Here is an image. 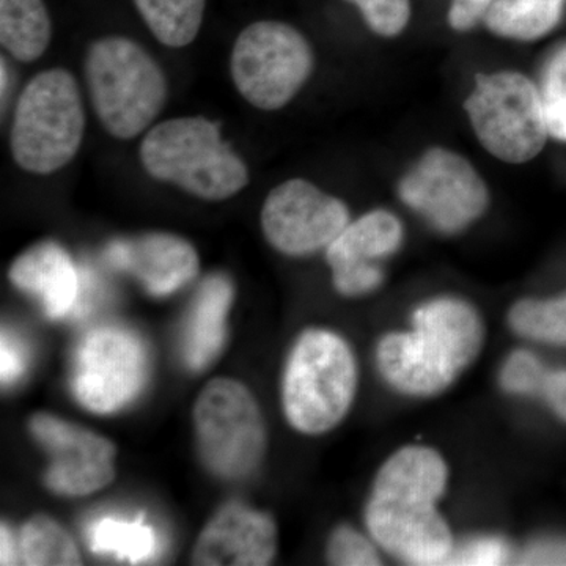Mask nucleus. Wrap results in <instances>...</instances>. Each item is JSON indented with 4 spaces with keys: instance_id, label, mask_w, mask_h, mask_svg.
Wrapping results in <instances>:
<instances>
[{
    "instance_id": "f257e3e1",
    "label": "nucleus",
    "mask_w": 566,
    "mask_h": 566,
    "mask_svg": "<svg viewBox=\"0 0 566 566\" xmlns=\"http://www.w3.org/2000/svg\"><path fill=\"white\" fill-rule=\"evenodd\" d=\"M449 465L438 450L406 446L376 472L365 524L376 545L409 565H447L455 549L439 512Z\"/></svg>"
},
{
    "instance_id": "f03ea898",
    "label": "nucleus",
    "mask_w": 566,
    "mask_h": 566,
    "mask_svg": "<svg viewBox=\"0 0 566 566\" xmlns=\"http://www.w3.org/2000/svg\"><path fill=\"white\" fill-rule=\"evenodd\" d=\"M485 335V323L474 305L452 296L434 297L416 308L408 331L379 340L376 364L398 394L434 397L474 364Z\"/></svg>"
},
{
    "instance_id": "7ed1b4c3",
    "label": "nucleus",
    "mask_w": 566,
    "mask_h": 566,
    "mask_svg": "<svg viewBox=\"0 0 566 566\" xmlns=\"http://www.w3.org/2000/svg\"><path fill=\"white\" fill-rule=\"evenodd\" d=\"M139 156L153 180L208 202L232 199L249 185L248 164L223 140L219 123L200 115L153 126L142 140Z\"/></svg>"
},
{
    "instance_id": "20e7f679",
    "label": "nucleus",
    "mask_w": 566,
    "mask_h": 566,
    "mask_svg": "<svg viewBox=\"0 0 566 566\" xmlns=\"http://www.w3.org/2000/svg\"><path fill=\"white\" fill-rule=\"evenodd\" d=\"M84 70L93 111L115 139H134L150 128L169 98V82L159 63L126 36L93 41Z\"/></svg>"
},
{
    "instance_id": "39448f33",
    "label": "nucleus",
    "mask_w": 566,
    "mask_h": 566,
    "mask_svg": "<svg viewBox=\"0 0 566 566\" xmlns=\"http://www.w3.org/2000/svg\"><path fill=\"white\" fill-rule=\"evenodd\" d=\"M356 357L333 331H304L286 359L282 406L286 420L303 434L334 430L352 409L357 392Z\"/></svg>"
},
{
    "instance_id": "423d86ee",
    "label": "nucleus",
    "mask_w": 566,
    "mask_h": 566,
    "mask_svg": "<svg viewBox=\"0 0 566 566\" xmlns=\"http://www.w3.org/2000/svg\"><path fill=\"white\" fill-rule=\"evenodd\" d=\"M85 134L76 77L65 69L33 76L21 92L10 129V150L24 172L51 175L73 161Z\"/></svg>"
},
{
    "instance_id": "0eeeda50",
    "label": "nucleus",
    "mask_w": 566,
    "mask_h": 566,
    "mask_svg": "<svg viewBox=\"0 0 566 566\" xmlns=\"http://www.w3.org/2000/svg\"><path fill=\"white\" fill-rule=\"evenodd\" d=\"M193 430L205 465L221 479L251 475L266 453L260 406L237 379L216 378L203 387L193 405Z\"/></svg>"
},
{
    "instance_id": "6e6552de",
    "label": "nucleus",
    "mask_w": 566,
    "mask_h": 566,
    "mask_svg": "<svg viewBox=\"0 0 566 566\" xmlns=\"http://www.w3.org/2000/svg\"><path fill=\"white\" fill-rule=\"evenodd\" d=\"M464 109L483 147L501 161L527 163L545 148L549 129L542 96L524 74H476Z\"/></svg>"
},
{
    "instance_id": "1a4fd4ad",
    "label": "nucleus",
    "mask_w": 566,
    "mask_h": 566,
    "mask_svg": "<svg viewBox=\"0 0 566 566\" xmlns=\"http://www.w3.org/2000/svg\"><path fill=\"white\" fill-rule=\"evenodd\" d=\"M314 71L303 33L281 21L248 25L234 41L230 74L238 93L256 109L279 111L292 102Z\"/></svg>"
},
{
    "instance_id": "9d476101",
    "label": "nucleus",
    "mask_w": 566,
    "mask_h": 566,
    "mask_svg": "<svg viewBox=\"0 0 566 566\" xmlns=\"http://www.w3.org/2000/svg\"><path fill=\"white\" fill-rule=\"evenodd\" d=\"M400 199L438 232H463L490 203L485 181L463 156L431 148L405 175Z\"/></svg>"
},
{
    "instance_id": "9b49d317",
    "label": "nucleus",
    "mask_w": 566,
    "mask_h": 566,
    "mask_svg": "<svg viewBox=\"0 0 566 566\" xmlns=\"http://www.w3.org/2000/svg\"><path fill=\"white\" fill-rule=\"evenodd\" d=\"M147 349L136 334L104 326L85 335L74 359L71 386L96 415L118 411L136 397L147 376Z\"/></svg>"
},
{
    "instance_id": "f8f14e48",
    "label": "nucleus",
    "mask_w": 566,
    "mask_h": 566,
    "mask_svg": "<svg viewBox=\"0 0 566 566\" xmlns=\"http://www.w3.org/2000/svg\"><path fill=\"white\" fill-rule=\"evenodd\" d=\"M349 222L342 200L303 178L275 186L260 212L268 243L289 256H307L329 248Z\"/></svg>"
},
{
    "instance_id": "ddd939ff",
    "label": "nucleus",
    "mask_w": 566,
    "mask_h": 566,
    "mask_svg": "<svg viewBox=\"0 0 566 566\" xmlns=\"http://www.w3.org/2000/svg\"><path fill=\"white\" fill-rule=\"evenodd\" d=\"M29 430L51 457L44 480L55 494L84 497L114 482L117 447L109 439L50 412L33 416Z\"/></svg>"
},
{
    "instance_id": "4468645a",
    "label": "nucleus",
    "mask_w": 566,
    "mask_h": 566,
    "mask_svg": "<svg viewBox=\"0 0 566 566\" xmlns=\"http://www.w3.org/2000/svg\"><path fill=\"white\" fill-rule=\"evenodd\" d=\"M401 243L403 226L390 211H370L349 222L326 249L335 290L346 297L374 293L385 281L378 262L394 255Z\"/></svg>"
},
{
    "instance_id": "2eb2a0df",
    "label": "nucleus",
    "mask_w": 566,
    "mask_h": 566,
    "mask_svg": "<svg viewBox=\"0 0 566 566\" xmlns=\"http://www.w3.org/2000/svg\"><path fill=\"white\" fill-rule=\"evenodd\" d=\"M277 526L260 510L230 502L200 532L192 562L205 566L270 565L277 553Z\"/></svg>"
},
{
    "instance_id": "dca6fc26",
    "label": "nucleus",
    "mask_w": 566,
    "mask_h": 566,
    "mask_svg": "<svg viewBox=\"0 0 566 566\" xmlns=\"http://www.w3.org/2000/svg\"><path fill=\"white\" fill-rule=\"evenodd\" d=\"M106 259L159 297L169 296L191 282L200 268L199 255L189 241L161 232L114 241L106 249Z\"/></svg>"
},
{
    "instance_id": "f3484780",
    "label": "nucleus",
    "mask_w": 566,
    "mask_h": 566,
    "mask_svg": "<svg viewBox=\"0 0 566 566\" xmlns=\"http://www.w3.org/2000/svg\"><path fill=\"white\" fill-rule=\"evenodd\" d=\"M9 277L18 290L35 297L50 318H63L80 301V273L69 252L55 243L22 253L11 264Z\"/></svg>"
},
{
    "instance_id": "a211bd4d",
    "label": "nucleus",
    "mask_w": 566,
    "mask_h": 566,
    "mask_svg": "<svg viewBox=\"0 0 566 566\" xmlns=\"http://www.w3.org/2000/svg\"><path fill=\"white\" fill-rule=\"evenodd\" d=\"M232 301V282L221 274L200 286L185 337V359L192 370H203L221 353Z\"/></svg>"
},
{
    "instance_id": "6ab92c4d",
    "label": "nucleus",
    "mask_w": 566,
    "mask_h": 566,
    "mask_svg": "<svg viewBox=\"0 0 566 566\" xmlns=\"http://www.w3.org/2000/svg\"><path fill=\"white\" fill-rule=\"evenodd\" d=\"M52 39L43 0H0V43L17 61H39Z\"/></svg>"
},
{
    "instance_id": "aec40b11",
    "label": "nucleus",
    "mask_w": 566,
    "mask_h": 566,
    "mask_svg": "<svg viewBox=\"0 0 566 566\" xmlns=\"http://www.w3.org/2000/svg\"><path fill=\"white\" fill-rule=\"evenodd\" d=\"M565 0H494L485 14L495 35L520 41L542 39L564 14Z\"/></svg>"
},
{
    "instance_id": "412c9836",
    "label": "nucleus",
    "mask_w": 566,
    "mask_h": 566,
    "mask_svg": "<svg viewBox=\"0 0 566 566\" xmlns=\"http://www.w3.org/2000/svg\"><path fill=\"white\" fill-rule=\"evenodd\" d=\"M153 36L164 46H189L202 29L207 0H134Z\"/></svg>"
},
{
    "instance_id": "4be33fe9",
    "label": "nucleus",
    "mask_w": 566,
    "mask_h": 566,
    "mask_svg": "<svg viewBox=\"0 0 566 566\" xmlns=\"http://www.w3.org/2000/svg\"><path fill=\"white\" fill-rule=\"evenodd\" d=\"M20 553L22 562L32 566L81 565L80 547L50 516H33L21 528Z\"/></svg>"
},
{
    "instance_id": "5701e85b",
    "label": "nucleus",
    "mask_w": 566,
    "mask_h": 566,
    "mask_svg": "<svg viewBox=\"0 0 566 566\" xmlns=\"http://www.w3.org/2000/svg\"><path fill=\"white\" fill-rule=\"evenodd\" d=\"M87 536L95 553L112 554L132 564L148 560L158 549V536L144 521L103 517L92 524Z\"/></svg>"
},
{
    "instance_id": "b1692460",
    "label": "nucleus",
    "mask_w": 566,
    "mask_h": 566,
    "mask_svg": "<svg viewBox=\"0 0 566 566\" xmlns=\"http://www.w3.org/2000/svg\"><path fill=\"white\" fill-rule=\"evenodd\" d=\"M509 324L527 340L566 345V293L553 300L517 301L510 308Z\"/></svg>"
},
{
    "instance_id": "393cba45",
    "label": "nucleus",
    "mask_w": 566,
    "mask_h": 566,
    "mask_svg": "<svg viewBox=\"0 0 566 566\" xmlns=\"http://www.w3.org/2000/svg\"><path fill=\"white\" fill-rule=\"evenodd\" d=\"M538 91L549 136L566 142V44L547 59Z\"/></svg>"
},
{
    "instance_id": "a878e982",
    "label": "nucleus",
    "mask_w": 566,
    "mask_h": 566,
    "mask_svg": "<svg viewBox=\"0 0 566 566\" xmlns=\"http://www.w3.org/2000/svg\"><path fill=\"white\" fill-rule=\"evenodd\" d=\"M370 535L342 524L327 539L326 558L331 565L374 566L381 565V554Z\"/></svg>"
},
{
    "instance_id": "bb28decb",
    "label": "nucleus",
    "mask_w": 566,
    "mask_h": 566,
    "mask_svg": "<svg viewBox=\"0 0 566 566\" xmlns=\"http://www.w3.org/2000/svg\"><path fill=\"white\" fill-rule=\"evenodd\" d=\"M545 370L546 365L535 353L528 349H516L502 365L499 382L506 394L535 397L536 386Z\"/></svg>"
},
{
    "instance_id": "cd10ccee",
    "label": "nucleus",
    "mask_w": 566,
    "mask_h": 566,
    "mask_svg": "<svg viewBox=\"0 0 566 566\" xmlns=\"http://www.w3.org/2000/svg\"><path fill=\"white\" fill-rule=\"evenodd\" d=\"M360 11L368 28L381 36H395L405 31L411 17L409 0H346Z\"/></svg>"
},
{
    "instance_id": "c85d7f7f",
    "label": "nucleus",
    "mask_w": 566,
    "mask_h": 566,
    "mask_svg": "<svg viewBox=\"0 0 566 566\" xmlns=\"http://www.w3.org/2000/svg\"><path fill=\"white\" fill-rule=\"evenodd\" d=\"M510 558V547L499 536H476L455 547L450 565H502ZM447 564V565H449Z\"/></svg>"
},
{
    "instance_id": "c756f323",
    "label": "nucleus",
    "mask_w": 566,
    "mask_h": 566,
    "mask_svg": "<svg viewBox=\"0 0 566 566\" xmlns=\"http://www.w3.org/2000/svg\"><path fill=\"white\" fill-rule=\"evenodd\" d=\"M535 397L542 398L551 411L566 423V368L546 367L536 386Z\"/></svg>"
},
{
    "instance_id": "7c9ffc66",
    "label": "nucleus",
    "mask_w": 566,
    "mask_h": 566,
    "mask_svg": "<svg viewBox=\"0 0 566 566\" xmlns=\"http://www.w3.org/2000/svg\"><path fill=\"white\" fill-rule=\"evenodd\" d=\"M494 0H453L449 22L455 31L464 32L485 20L488 9Z\"/></svg>"
},
{
    "instance_id": "2f4dec72",
    "label": "nucleus",
    "mask_w": 566,
    "mask_h": 566,
    "mask_svg": "<svg viewBox=\"0 0 566 566\" xmlns=\"http://www.w3.org/2000/svg\"><path fill=\"white\" fill-rule=\"evenodd\" d=\"M0 357H2V385L11 386L20 379L24 374L25 356L22 346L17 338L11 337L10 333L3 331L2 348H0Z\"/></svg>"
},
{
    "instance_id": "473e14b6",
    "label": "nucleus",
    "mask_w": 566,
    "mask_h": 566,
    "mask_svg": "<svg viewBox=\"0 0 566 566\" xmlns=\"http://www.w3.org/2000/svg\"><path fill=\"white\" fill-rule=\"evenodd\" d=\"M527 565H566L565 539H545L528 546L521 557Z\"/></svg>"
},
{
    "instance_id": "72a5a7b5",
    "label": "nucleus",
    "mask_w": 566,
    "mask_h": 566,
    "mask_svg": "<svg viewBox=\"0 0 566 566\" xmlns=\"http://www.w3.org/2000/svg\"><path fill=\"white\" fill-rule=\"evenodd\" d=\"M0 564L13 565L17 562V549L13 545V536L10 528L2 524V534H0Z\"/></svg>"
}]
</instances>
